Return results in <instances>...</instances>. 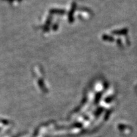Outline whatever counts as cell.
Returning <instances> with one entry per match:
<instances>
[]
</instances>
